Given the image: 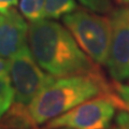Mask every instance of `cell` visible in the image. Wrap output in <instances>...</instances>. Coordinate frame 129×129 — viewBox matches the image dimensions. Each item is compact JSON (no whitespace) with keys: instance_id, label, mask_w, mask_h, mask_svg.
Segmentation results:
<instances>
[{"instance_id":"19","label":"cell","mask_w":129,"mask_h":129,"mask_svg":"<svg viewBox=\"0 0 129 129\" xmlns=\"http://www.w3.org/2000/svg\"><path fill=\"white\" fill-rule=\"evenodd\" d=\"M0 129H9V128H7V127H3L2 125H0Z\"/></svg>"},{"instance_id":"8","label":"cell","mask_w":129,"mask_h":129,"mask_svg":"<svg viewBox=\"0 0 129 129\" xmlns=\"http://www.w3.org/2000/svg\"><path fill=\"white\" fill-rule=\"evenodd\" d=\"M78 9L75 0H45L43 18L59 19Z\"/></svg>"},{"instance_id":"11","label":"cell","mask_w":129,"mask_h":129,"mask_svg":"<svg viewBox=\"0 0 129 129\" xmlns=\"http://www.w3.org/2000/svg\"><path fill=\"white\" fill-rule=\"evenodd\" d=\"M88 10L97 13H107L111 9L110 0H79Z\"/></svg>"},{"instance_id":"2","label":"cell","mask_w":129,"mask_h":129,"mask_svg":"<svg viewBox=\"0 0 129 129\" xmlns=\"http://www.w3.org/2000/svg\"><path fill=\"white\" fill-rule=\"evenodd\" d=\"M111 92V83L107 82L101 72L54 78L32 100L27 110L38 126L64 114L87 100Z\"/></svg>"},{"instance_id":"4","label":"cell","mask_w":129,"mask_h":129,"mask_svg":"<svg viewBox=\"0 0 129 129\" xmlns=\"http://www.w3.org/2000/svg\"><path fill=\"white\" fill-rule=\"evenodd\" d=\"M42 70L27 44L9 59V76L15 104L28 107L39 92L54 80L55 76Z\"/></svg>"},{"instance_id":"13","label":"cell","mask_w":129,"mask_h":129,"mask_svg":"<svg viewBox=\"0 0 129 129\" xmlns=\"http://www.w3.org/2000/svg\"><path fill=\"white\" fill-rule=\"evenodd\" d=\"M13 100H14V94H10L0 98V119L9 111V109L11 108L12 103H13Z\"/></svg>"},{"instance_id":"10","label":"cell","mask_w":129,"mask_h":129,"mask_svg":"<svg viewBox=\"0 0 129 129\" xmlns=\"http://www.w3.org/2000/svg\"><path fill=\"white\" fill-rule=\"evenodd\" d=\"M111 86L118 109L129 113V85L124 84L123 82L113 81Z\"/></svg>"},{"instance_id":"14","label":"cell","mask_w":129,"mask_h":129,"mask_svg":"<svg viewBox=\"0 0 129 129\" xmlns=\"http://www.w3.org/2000/svg\"><path fill=\"white\" fill-rule=\"evenodd\" d=\"M116 124L120 129H129V113L120 110L116 115Z\"/></svg>"},{"instance_id":"17","label":"cell","mask_w":129,"mask_h":129,"mask_svg":"<svg viewBox=\"0 0 129 129\" xmlns=\"http://www.w3.org/2000/svg\"><path fill=\"white\" fill-rule=\"evenodd\" d=\"M116 1L122 5H129V0H116Z\"/></svg>"},{"instance_id":"20","label":"cell","mask_w":129,"mask_h":129,"mask_svg":"<svg viewBox=\"0 0 129 129\" xmlns=\"http://www.w3.org/2000/svg\"><path fill=\"white\" fill-rule=\"evenodd\" d=\"M57 129H68V128H57Z\"/></svg>"},{"instance_id":"3","label":"cell","mask_w":129,"mask_h":129,"mask_svg":"<svg viewBox=\"0 0 129 129\" xmlns=\"http://www.w3.org/2000/svg\"><path fill=\"white\" fill-rule=\"evenodd\" d=\"M62 23L92 61L98 66L107 64L112 35L110 18L86 10H75L63 16Z\"/></svg>"},{"instance_id":"7","label":"cell","mask_w":129,"mask_h":129,"mask_svg":"<svg viewBox=\"0 0 129 129\" xmlns=\"http://www.w3.org/2000/svg\"><path fill=\"white\" fill-rule=\"evenodd\" d=\"M28 28L25 17L15 8L0 12V57L10 59L26 45Z\"/></svg>"},{"instance_id":"18","label":"cell","mask_w":129,"mask_h":129,"mask_svg":"<svg viewBox=\"0 0 129 129\" xmlns=\"http://www.w3.org/2000/svg\"><path fill=\"white\" fill-rule=\"evenodd\" d=\"M109 129H120L118 126H115V127H112V128H109Z\"/></svg>"},{"instance_id":"9","label":"cell","mask_w":129,"mask_h":129,"mask_svg":"<svg viewBox=\"0 0 129 129\" xmlns=\"http://www.w3.org/2000/svg\"><path fill=\"white\" fill-rule=\"evenodd\" d=\"M19 12L30 23L43 18L45 0H19Z\"/></svg>"},{"instance_id":"15","label":"cell","mask_w":129,"mask_h":129,"mask_svg":"<svg viewBox=\"0 0 129 129\" xmlns=\"http://www.w3.org/2000/svg\"><path fill=\"white\" fill-rule=\"evenodd\" d=\"M19 0H0V12H6L11 8H14Z\"/></svg>"},{"instance_id":"16","label":"cell","mask_w":129,"mask_h":129,"mask_svg":"<svg viewBox=\"0 0 129 129\" xmlns=\"http://www.w3.org/2000/svg\"><path fill=\"white\" fill-rule=\"evenodd\" d=\"M9 74V59L0 57V75Z\"/></svg>"},{"instance_id":"1","label":"cell","mask_w":129,"mask_h":129,"mask_svg":"<svg viewBox=\"0 0 129 129\" xmlns=\"http://www.w3.org/2000/svg\"><path fill=\"white\" fill-rule=\"evenodd\" d=\"M28 44L39 66L55 78L101 72L70 31L53 19L41 18L30 23Z\"/></svg>"},{"instance_id":"5","label":"cell","mask_w":129,"mask_h":129,"mask_svg":"<svg viewBox=\"0 0 129 129\" xmlns=\"http://www.w3.org/2000/svg\"><path fill=\"white\" fill-rule=\"evenodd\" d=\"M118 109L113 91L89 99L50 120L45 129H109Z\"/></svg>"},{"instance_id":"6","label":"cell","mask_w":129,"mask_h":129,"mask_svg":"<svg viewBox=\"0 0 129 129\" xmlns=\"http://www.w3.org/2000/svg\"><path fill=\"white\" fill-rule=\"evenodd\" d=\"M110 53L106 66L115 82L129 79V8L112 12Z\"/></svg>"},{"instance_id":"12","label":"cell","mask_w":129,"mask_h":129,"mask_svg":"<svg viewBox=\"0 0 129 129\" xmlns=\"http://www.w3.org/2000/svg\"><path fill=\"white\" fill-rule=\"evenodd\" d=\"M10 94H14V91L11 85V80L9 74L0 75V98Z\"/></svg>"}]
</instances>
